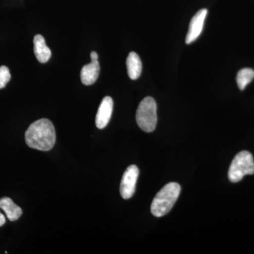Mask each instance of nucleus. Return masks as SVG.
I'll return each mask as SVG.
<instances>
[{
    "label": "nucleus",
    "instance_id": "nucleus-2",
    "mask_svg": "<svg viewBox=\"0 0 254 254\" xmlns=\"http://www.w3.org/2000/svg\"><path fill=\"white\" fill-rule=\"evenodd\" d=\"M181 192V187L176 182H170L160 190L152 202L150 211L160 218L168 214L176 203Z\"/></svg>",
    "mask_w": 254,
    "mask_h": 254
},
{
    "label": "nucleus",
    "instance_id": "nucleus-4",
    "mask_svg": "<svg viewBox=\"0 0 254 254\" xmlns=\"http://www.w3.org/2000/svg\"><path fill=\"white\" fill-rule=\"evenodd\" d=\"M254 160L250 152L241 151L232 160L229 169L228 177L233 183L240 182L245 175H254Z\"/></svg>",
    "mask_w": 254,
    "mask_h": 254
},
{
    "label": "nucleus",
    "instance_id": "nucleus-7",
    "mask_svg": "<svg viewBox=\"0 0 254 254\" xmlns=\"http://www.w3.org/2000/svg\"><path fill=\"white\" fill-rule=\"evenodd\" d=\"M113 111V100L111 97L106 96L102 100L96 118L95 125L100 129H103L109 123Z\"/></svg>",
    "mask_w": 254,
    "mask_h": 254
},
{
    "label": "nucleus",
    "instance_id": "nucleus-6",
    "mask_svg": "<svg viewBox=\"0 0 254 254\" xmlns=\"http://www.w3.org/2000/svg\"><path fill=\"white\" fill-rule=\"evenodd\" d=\"M207 14H208V10L202 9L199 10L191 18L186 37L187 44L193 43L199 37L200 33L203 31V25H204Z\"/></svg>",
    "mask_w": 254,
    "mask_h": 254
},
{
    "label": "nucleus",
    "instance_id": "nucleus-13",
    "mask_svg": "<svg viewBox=\"0 0 254 254\" xmlns=\"http://www.w3.org/2000/svg\"><path fill=\"white\" fill-rule=\"evenodd\" d=\"M11 79L9 69L6 66H0V89L4 88Z\"/></svg>",
    "mask_w": 254,
    "mask_h": 254
},
{
    "label": "nucleus",
    "instance_id": "nucleus-12",
    "mask_svg": "<svg viewBox=\"0 0 254 254\" xmlns=\"http://www.w3.org/2000/svg\"><path fill=\"white\" fill-rule=\"evenodd\" d=\"M254 78V71L252 68H245L241 69L237 73V83L239 88L242 91L250 83Z\"/></svg>",
    "mask_w": 254,
    "mask_h": 254
},
{
    "label": "nucleus",
    "instance_id": "nucleus-11",
    "mask_svg": "<svg viewBox=\"0 0 254 254\" xmlns=\"http://www.w3.org/2000/svg\"><path fill=\"white\" fill-rule=\"evenodd\" d=\"M127 72L131 80H136L141 76L142 63L139 56L134 52H131L127 59Z\"/></svg>",
    "mask_w": 254,
    "mask_h": 254
},
{
    "label": "nucleus",
    "instance_id": "nucleus-15",
    "mask_svg": "<svg viewBox=\"0 0 254 254\" xmlns=\"http://www.w3.org/2000/svg\"><path fill=\"white\" fill-rule=\"evenodd\" d=\"M91 61H96V60H98V55L97 54V53L93 51L91 53Z\"/></svg>",
    "mask_w": 254,
    "mask_h": 254
},
{
    "label": "nucleus",
    "instance_id": "nucleus-1",
    "mask_svg": "<svg viewBox=\"0 0 254 254\" xmlns=\"http://www.w3.org/2000/svg\"><path fill=\"white\" fill-rule=\"evenodd\" d=\"M26 144L33 149L48 151L54 147L56 132L54 125L48 119L37 120L25 133Z\"/></svg>",
    "mask_w": 254,
    "mask_h": 254
},
{
    "label": "nucleus",
    "instance_id": "nucleus-3",
    "mask_svg": "<svg viewBox=\"0 0 254 254\" xmlns=\"http://www.w3.org/2000/svg\"><path fill=\"white\" fill-rule=\"evenodd\" d=\"M136 119L138 127L143 131H154L158 121L156 102L152 97H146L142 100L137 109Z\"/></svg>",
    "mask_w": 254,
    "mask_h": 254
},
{
    "label": "nucleus",
    "instance_id": "nucleus-8",
    "mask_svg": "<svg viewBox=\"0 0 254 254\" xmlns=\"http://www.w3.org/2000/svg\"><path fill=\"white\" fill-rule=\"evenodd\" d=\"M100 71V66L98 60L91 61V63L83 66L81 71V80L83 84L86 86L93 85L98 79Z\"/></svg>",
    "mask_w": 254,
    "mask_h": 254
},
{
    "label": "nucleus",
    "instance_id": "nucleus-9",
    "mask_svg": "<svg viewBox=\"0 0 254 254\" xmlns=\"http://www.w3.org/2000/svg\"><path fill=\"white\" fill-rule=\"evenodd\" d=\"M34 53L39 63H46L51 58L52 53L50 48L47 46L46 41L43 36L38 34L33 39Z\"/></svg>",
    "mask_w": 254,
    "mask_h": 254
},
{
    "label": "nucleus",
    "instance_id": "nucleus-5",
    "mask_svg": "<svg viewBox=\"0 0 254 254\" xmlns=\"http://www.w3.org/2000/svg\"><path fill=\"white\" fill-rule=\"evenodd\" d=\"M139 170L134 165H130L125 170L120 185V193L124 199H129L136 190Z\"/></svg>",
    "mask_w": 254,
    "mask_h": 254
},
{
    "label": "nucleus",
    "instance_id": "nucleus-14",
    "mask_svg": "<svg viewBox=\"0 0 254 254\" xmlns=\"http://www.w3.org/2000/svg\"><path fill=\"white\" fill-rule=\"evenodd\" d=\"M5 222H6V219H5L4 215L0 212V227L3 226Z\"/></svg>",
    "mask_w": 254,
    "mask_h": 254
},
{
    "label": "nucleus",
    "instance_id": "nucleus-10",
    "mask_svg": "<svg viewBox=\"0 0 254 254\" xmlns=\"http://www.w3.org/2000/svg\"><path fill=\"white\" fill-rule=\"evenodd\" d=\"M0 208L4 210L6 217L11 222L17 220L23 213L22 209L15 204L14 201L8 197L0 199Z\"/></svg>",
    "mask_w": 254,
    "mask_h": 254
}]
</instances>
